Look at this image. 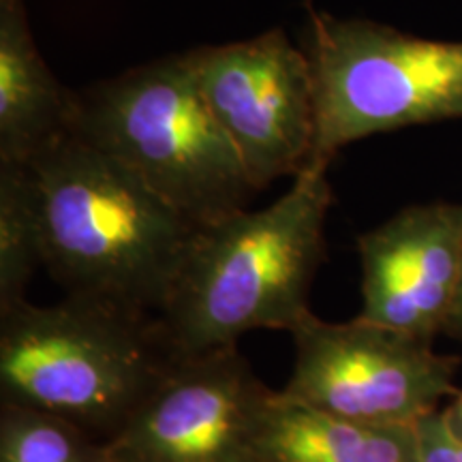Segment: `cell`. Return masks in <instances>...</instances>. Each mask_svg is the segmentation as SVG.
I'll return each instance as SVG.
<instances>
[{
	"instance_id": "obj_1",
	"label": "cell",
	"mask_w": 462,
	"mask_h": 462,
	"mask_svg": "<svg viewBox=\"0 0 462 462\" xmlns=\"http://www.w3.org/2000/svg\"><path fill=\"white\" fill-rule=\"evenodd\" d=\"M328 165H309L279 199L199 225L159 319L180 356L238 346L255 330H285L310 313L332 206Z\"/></svg>"
},
{
	"instance_id": "obj_16",
	"label": "cell",
	"mask_w": 462,
	"mask_h": 462,
	"mask_svg": "<svg viewBox=\"0 0 462 462\" xmlns=\"http://www.w3.org/2000/svg\"><path fill=\"white\" fill-rule=\"evenodd\" d=\"M443 334L452 337L462 343V279L458 285V291H456L452 310H449V317L446 321V328H443Z\"/></svg>"
},
{
	"instance_id": "obj_9",
	"label": "cell",
	"mask_w": 462,
	"mask_h": 462,
	"mask_svg": "<svg viewBox=\"0 0 462 462\" xmlns=\"http://www.w3.org/2000/svg\"><path fill=\"white\" fill-rule=\"evenodd\" d=\"M362 319L409 337L443 334L462 279V201L402 208L357 238Z\"/></svg>"
},
{
	"instance_id": "obj_5",
	"label": "cell",
	"mask_w": 462,
	"mask_h": 462,
	"mask_svg": "<svg viewBox=\"0 0 462 462\" xmlns=\"http://www.w3.org/2000/svg\"><path fill=\"white\" fill-rule=\"evenodd\" d=\"M302 50L317 107L309 165L330 167L345 146L377 133L462 118V42L310 11Z\"/></svg>"
},
{
	"instance_id": "obj_3",
	"label": "cell",
	"mask_w": 462,
	"mask_h": 462,
	"mask_svg": "<svg viewBox=\"0 0 462 462\" xmlns=\"http://www.w3.org/2000/svg\"><path fill=\"white\" fill-rule=\"evenodd\" d=\"M180 356L159 315L65 296L0 313V401L71 420L109 441Z\"/></svg>"
},
{
	"instance_id": "obj_2",
	"label": "cell",
	"mask_w": 462,
	"mask_h": 462,
	"mask_svg": "<svg viewBox=\"0 0 462 462\" xmlns=\"http://www.w3.org/2000/svg\"><path fill=\"white\" fill-rule=\"evenodd\" d=\"M31 165L43 268L67 296L159 315L198 225L120 161L69 135Z\"/></svg>"
},
{
	"instance_id": "obj_11",
	"label": "cell",
	"mask_w": 462,
	"mask_h": 462,
	"mask_svg": "<svg viewBox=\"0 0 462 462\" xmlns=\"http://www.w3.org/2000/svg\"><path fill=\"white\" fill-rule=\"evenodd\" d=\"M255 462H420L415 426L366 424L274 392L255 437Z\"/></svg>"
},
{
	"instance_id": "obj_7",
	"label": "cell",
	"mask_w": 462,
	"mask_h": 462,
	"mask_svg": "<svg viewBox=\"0 0 462 462\" xmlns=\"http://www.w3.org/2000/svg\"><path fill=\"white\" fill-rule=\"evenodd\" d=\"M187 58L253 189L309 167L317 135L313 71L285 31L190 50Z\"/></svg>"
},
{
	"instance_id": "obj_4",
	"label": "cell",
	"mask_w": 462,
	"mask_h": 462,
	"mask_svg": "<svg viewBox=\"0 0 462 462\" xmlns=\"http://www.w3.org/2000/svg\"><path fill=\"white\" fill-rule=\"evenodd\" d=\"M71 135L129 167L198 227L242 210L255 193L187 54L129 69L79 92Z\"/></svg>"
},
{
	"instance_id": "obj_15",
	"label": "cell",
	"mask_w": 462,
	"mask_h": 462,
	"mask_svg": "<svg viewBox=\"0 0 462 462\" xmlns=\"http://www.w3.org/2000/svg\"><path fill=\"white\" fill-rule=\"evenodd\" d=\"M441 411H443V418L448 421L449 430H452L454 435L462 441V390L456 392L452 401H449Z\"/></svg>"
},
{
	"instance_id": "obj_14",
	"label": "cell",
	"mask_w": 462,
	"mask_h": 462,
	"mask_svg": "<svg viewBox=\"0 0 462 462\" xmlns=\"http://www.w3.org/2000/svg\"><path fill=\"white\" fill-rule=\"evenodd\" d=\"M420 462H462V441L449 430L443 411L426 415L415 424Z\"/></svg>"
},
{
	"instance_id": "obj_8",
	"label": "cell",
	"mask_w": 462,
	"mask_h": 462,
	"mask_svg": "<svg viewBox=\"0 0 462 462\" xmlns=\"http://www.w3.org/2000/svg\"><path fill=\"white\" fill-rule=\"evenodd\" d=\"M270 394L238 346L178 356L107 441L109 462H255Z\"/></svg>"
},
{
	"instance_id": "obj_10",
	"label": "cell",
	"mask_w": 462,
	"mask_h": 462,
	"mask_svg": "<svg viewBox=\"0 0 462 462\" xmlns=\"http://www.w3.org/2000/svg\"><path fill=\"white\" fill-rule=\"evenodd\" d=\"M79 92L56 79L34 43L24 0H0V161L28 163L73 133Z\"/></svg>"
},
{
	"instance_id": "obj_12",
	"label": "cell",
	"mask_w": 462,
	"mask_h": 462,
	"mask_svg": "<svg viewBox=\"0 0 462 462\" xmlns=\"http://www.w3.org/2000/svg\"><path fill=\"white\" fill-rule=\"evenodd\" d=\"M42 265L43 225L32 170L0 161V313L24 302Z\"/></svg>"
},
{
	"instance_id": "obj_13",
	"label": "cell",
	"mask_w": 462,
	"mask_h": 462,
	"mask_svg": "<svg viewBox=\"0 0 462 462\" xmlns=\"http://www.w3.org/2000/svg\"><path fill=\"white\" fill-rule=\"evenodd\" d=\"M0 462H109L107 443L42 409L3 402Z\"/></svg>"
},
{
	"instance_id": "obj_6",
	"label": "cell",
	"mask_w": 462,
	"mask_h": 462,
	"mask_svg": "<svg viewBox=\"0 0 462 462\" xmlns=\"http://www.w3.org/2000/svg\"><path fill=\"white\" fill-rule=\"evenodd\" d=\"M291 337L293 371L279 392L340 418L415 426L458 392V357L362 317L326 321L310 310Z\"/></svg>"
}]
</instances>
